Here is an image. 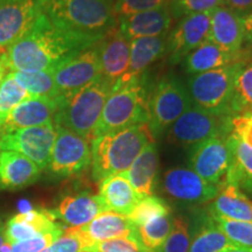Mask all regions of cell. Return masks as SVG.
<instances>
[{"label":"cell","instance_id":"1","mask_svg":"<svg viewBox=\"0 0 252 252\" xmlns=\"http://www.w3.org/2000/svg\"><path fill=\"white\" fill-rule=\"evenodd\" d=\"M102 40L61 30L41 13L30 32L2 53L0 59L6 70L54 71L62 63Z\"/></svg>","mask_w":252,"mask_h":252},{"label":"cell","instance_id":"2","mask_svg":"<svg viewBox=\"0 0 252 252\" xmlns=\"http://www.w3.org/2000/svg\"><path fill=\"white\" fill-rule=\"evenodd\" d=\"M42 13L61 30L104 39L118 27L115 0H37Z\"/></svg>","mask_w":252,"mask_h":252},{"label":"cell","instance_id":"3","mask_svg":"<svg viewBox=\"0 0 252 252\" xmlns=\"http://www.w3.org/2000/svg\"><path fill=\"white\" fill-rule=\"evenodd\" d=\"M151 141L154 138L147 124L133 125L91 139L94 180L100 182L108 176L125 173Z\"/></svg>","mask_w":252,"mask_h":252},{"label":"cell","instance_id":"4","mask_svg":"<svg viewBox=\"0 0 252 252\" xmlns=\"http://www.w3.org/2000/svg\"><path fill=\"white\" fill-rule=\"evenodd\" d=\"M149 97L140 77L127 75L116 82L90 140L109 132L149 123Z\"/></svg>","mask_w":252,"mask_h":252},{"label":"cell","instance_id":"5","mask_svg":"<svg viewBox=\"0 0 252 252\" xmlns=\"http://www.w3.org/2000/svg\"><path fill=\"white\" fill-rule=\"evenodd\" d=\"M115 83L99 77L59 106L55 126L67 128L90 140Z\"/></svg>","mask_w":252,"mask_h":252},{"label":"cell","instance_id":"6","mask_svg":"<svg viewBox=\"0 0 252 252\" xmlns=\"http://www.w3.org/2000/svg\"><path fill=\"white\" fill-rule=\"evenodd\" d=\"M187 87L175 76H166L154 87L149 97V128L153 138L165 133L193 106Z\"/></svg>","mask_w":252,"mask_h":252},{"label":"cell","instance_id":"7","mask_svg":"<svg viewBox=\"0 0 252 252\" xmlns=\"http://www.w3.org/2000/svg\"><path fill=\"white\" fill-rule=\"evenodd\" d=\"M231 116L217 115L193 105L168 130V140L182 147H193L215 137H229Z\"/></svg>","mask_w":252,"mask_h":252},{"label":"cell","instance_id":"8","mask_svg":"<svg viewBox=\"0 0 252 252\" xmlns=\"http://www.w3.org/2000/svg\"><path fill=\"white\" fill-rule=\"evenodd\" d=\"M235 74L236 63L191 75L187 82V89L194 105L217 115L230 116L229 103L234 90Z\"/></svg>","mask_w":252,"mask_h":252},{"label":"cell","instance_id":"9","mask_svg":"<svg viewBox=\"0 0 252 252\" xmlns=\"http://www.w3.org/2000/svg\"><path fill=\"white\" fill-rule=\"evenodd\" d=\"M59 106L75 94L102 77L99 42L62 63L53 71Z\"/></svg>","mask_w":252,"mask_h":252},{"label":"cell","instance_id":"10","mask_svg":"<svg viewBox=\"0 0 252 252\" xmlns=\"http://www.w3.org/2000/svg\"><path fill=\"white\" fill-rule=\"evenodd\" d=\"M56 138L54 123L0 134V151H14L28 158L41 171L50 162Z\"/></svg>","mask_w":252,"mask_h":252},{"label":"cell","instance_id":"11","mask_svg":"<svg viewBox=\"0 0 252 252\" xmlns=\"http://www.w3.org/2000/svg\"><path fill=\"white\" fill-rule=\"evenodd\" d=\"M90 163V140L56 126V138L47 168L58 176H72L83 172Z\"/></svg>","mask_w":252,"mask_h":252},{"label":"cell","instance_id":"12","mask_svg":"<svg viewBox=\"0 0 252 252\" xmlns=\"http://www.w3.org/2000/svg\"><path fill=\"white\" fill-rule=\"evenodd\" d=\"M64 231L80 239L83 245V252H90L96 244L111 239L125 238L139 243L137 228L130 219L110 210L100 213L86 225L70 226Z\"/></svg>","mask_w":252,"mask_h":252},{"label":"cell","instance_id":"13","mask_svg":"<svg viewBox=\"0 0 252 252\" xmlns=\"http://www.w3.org/2000/svg\"><path fill=\"white\" fill-rule=\"evenodd\" d=\"M230 163L231 150L228 137H215L191 147L189 154L190 169L204 181L220 188L225 182Z\"/></svg>","mask_w":252,"mask_h":252},{"label":"cell","instance_id":"14","mask_svg":"<svg viewBox=\"0 0 252 252\" xmlns=\"http://www.w3.org/2000/svg\"><path fill=\"white\" fill-rule=\"evenodd\" d=\"M41 13L37 0H0V55L30 32Z\"/></svg>","mask_w":252,"mask_h":252},{"label":"cell","instance_id":"15","mask_svg":"<svg viewBox=\"0 0 252 252\" xmlns=\"http://www.w3.org/2000/svg\"><path fill=\"white\" fill-rule=\"evenodd\" d=\"M210 12L189 14L181 18L174 30L167 36L168 61L171 64L182 62L189 53L196 49L210 33Z\"/></svg>","mask_w":252,"mask_h":252},{"label":"cell","instance_id":"16","mask_svg":"<svg viewBox=\"0 0 252 252\" xmlns=\"http://www.w3.org/2000/svg\"><path fill=\"white\" fill-rule=\"evenodd\" d=\"M162 189L165 194L179 202L201 204L213 201L220 188L204 181L193 169L175 167L163 174Z\"/></svg>","mask_w":252,"mask_h":252},{"label":"cell","instance_id":"17","mask_svg":"<svg viewBox=\"0 0 252 252\" xmlns=\"http://www.w3.org/2000/svg\"><path fill=\"white\" fill-rule=\"evenodd\" d=\"M61 230L63 229L59 223H56L54 212L46 209H28L8 220L4 229V235L7 243L15 244L40 234Z\"/></svg>","mask_w":252,"mask_h":252},{"label":"cell","instance_id":"18","mask_svg":"<svg viewBox=\"0 0 252 252\" xmlns=\"http://www.w3.org/2000/svg\"><path fill=\"white\" fill-rule=\"evenodd\" d=\"M58 110L59 102L55 98L31 97L12 110L0 134L54 123Z\"/></svg>","mask_w":252,"mask_h":252},{"label":"cell","instance_id":"19","mask_svg":"<svg viewBox=\"0 0 252 252\" xmlns=\"http://www.w3.org/2000/svg\"><path fill=\"white\" fill-rule=\"evenodd\" d=\"M210 33L208 39L220 48L232 55L241 53L244 43V30L242 17L225 6L210 11Z\"/></svg>","mask_w":252,"mask_h":252},{"label":"cell","instance_id":"20","mask_svg":"<svg viewBox=\"0 0 252 252\" xmlns=\"http://www.w3.org/2000/svg\"><path fill=\"white\" fill-rule=\"evenodd\" d=\"M172 23L173 18L167 6L118 18V31L128 41L139 37L161 36L168 34Z\"/></svg>","mask_w":252,"mask_h":252},{"label":"cell","instance_id":"21","mask_svg":"<svg viewBox=\"0 0 252 252\" xmlns=\"http://www.w3.org/2000/svg\"><path fill=\"white\" fill-rule=\"evenodd\" d=\"M99 64L102 76L112 83L127 74L130 41L122 35L118 27L99 42Z\"/></svg>","mask_w":252,"mask_h":252},{"label":"cell","instance_id":"22","mask_svg":"<svg viewBox=\"0 0 252 252\" xmlns=\"http://www.w3.org/2000/svg\"><path fill=\"white\" fill-rule=\"evenodd\" d=\"M41 169L14 151H0V189L18 190L37 181Z\"/></svg>","mask_w":252,"mask_h":252},{"label":"cell","instance_id":"23","mask_svg":"<svg viewBox=\"0 0 252 252\" xmlns=\"http://www.w3.org/2000/svg\"><path fill=\"white\" fill-rule=\"evenodd\" d=\"M106 207L99 195L80 193L63 197L54 214L56 219L62 220L70 226H82L90 223Z\"/></svg>","mask_w":252,"mask_h":252},{"label":"cell","instance_id":"24","mask_svg":"<svg viewBox=\"0 0 252 252\" xmlns=\"http://www.w3.org/2000/svg\"><path fill=\"white\" fill-rule=\"evenodd\" d=\"M158 168H159V153L157 144L151 141L135 158L130 168L125 172L126 178L132 188L141 198L152 196L157 186Z\"/></svg>","mask_w":252,"mask_h":252},{"label":"cell","instance_id":"25","mask_svg":"<svg viewBox=\"0 0 252 252\" xmlns=\"http://www.w3.org/2000/svg\"><path fill=\"white\" fill-rule=\"evenodd\" d=\"M99 197L106 210L128 216L141 197L132 188L125 173H119L103 179L99 182Z\"/></svg>","mask_w":252,"mask_h":252},{"label":"cell","instance_id":"26","mask_svg":"<svg viewBox=\"0 0 252 252\" xmlns=\"http://www.w3.org/2000/svg\"><path fill=\"white\" fill-rule=\"evenodd\" d=\"M241 58L242 52L238 55L229 54L212 40L207 39L196 49L186 56L182 61V65L185 72L189 75H196L235 64Z\"/></svg>","mask_w":252,"mask_h":252},{"label":"cell","instance_id":"27","mask_svg":"<svg viewBox=\"0 0 252 252\" xmlns=\"http://www.w3.org/2000/svg\"><path fill=\"white\" fill-rule=\"evenodd\" d=\"M210 215L234 220L252 222V198L242 193L236 186L223 184L210 204Z\"/></svg>","mask_w":252,"mask_h":252},{"label":"cell","instance_id":"28","mask_svg":"<svg viewBox=\"0 0 252 252\" xmlns=\"http://www.w3.org/2000/svg\"><path fill=\"white\" fill-rule=\"evenodd\" d=\"M228 143L231 150V163L225 182L236 186L242 193L252 198V149L231 133Z\"/></svg>","mask_w":252,"mask_h":252},{"label":"cell","instance_id":"29","mask_svg":"<svg viewBox=\"0 0 252 252\" xmlns=\"http://www.w3.org/2000/svg\"><path fill=\"white\" fill-rule=\"evenodd\" d=\"M167 35L139 37L130 41V65L127 76L140 77L147 68L166 54Z\"/></svg>","mask_w":252,"mask_h":252},{"label":"cell","instance_id":"30","mask_svg":"<svg viewBox=\"0 0 252 252\" xmlns=\"http://www.w3.org/2000/svg\"><path fill=\"white\" fill-rule=\"evenodd\" d=\"M252 112V58H242L236 63L234 90L229 103V115Z\"/></svg>","mask_w":252,"mask_h":252},{"label":"cell","instance_id":"31","mask_svg":"<svg viewBox=\"0 0 252 252\" xmlns=\"http://www.w3.org/2000/svg\"><path fill=\"white\" fill-rule=\"evenodd\" d=\"M174 219L172 214L154 217L137 228L138 238L143 252H153L171 234Z\"/></svg>","mask_w":252,"mask_h":252},{"label":"cell","instance_id":"32","mask_svg":"<svg viewBox=\"0 0 252 252\" xmlns=\"http://www.w3.org/2000/svg\"><path fill=\"white\" fill-rule=\"evenodd\" d=\"M9 74L32 97L55 99L58 97L53 71H11Z\"/></svg>","mask_w":252,"mask_h":252},{"label":"cell","instance_id":"33","mask_svg":"<svg viewBox=\"0 0 252 252\" xmlns=\"http://www.w3.org/2000/svg\"><path fill=\"white\" fill-rule=\"evenodd\" d=\"M232 248L238 247L229 241L212 219L191 239L188 252H220Z\"/></svg>","mask_w":252,"mask_h":252},{"label":"cell","instance_id":"34","mask_svg":"<svg viewBox=\"0 0 252 252\" xmlns=\"http://www.w3.org/2000/svg\"><path fill=\"white\" fill-rule=\"evenodd\" d=\"M31 97V94L14 81L9 72L5 75L0 84V132L12 110Z\"/></svg>","mask_w":252,"mask_h":252},{"label":"cell","instance_id":"35","mask_svg":"<svg viewBox=\"0 0 252 252\" xmlns=\"http://www.w3.org/2000/svg\"><path fill=\"white\" fill-rule=\"evenodd\" d=\"M212 219L232 244L252 250V222L234 220L219 216H212Z\"/></svg>","mask_w":252,"mask_h":252},{"label":"cell","instance_id":"36","mask_svg":"<svg viewBox=\"0 0 252 252\" xmlns=\"http://www.w3.org/2000/svg\"><path fill=\"white\" fill-rule=\"evenodd\" d=\"M167 214H172L168 203L163 201L162 198L152 195V196L141 198L139 203L134 207V209L127 217L133 223L135 228H138L154 217L167 215Z\"/></svg>","mask_w":252,"mask_h":252},{"label":"cell","instance_id":"37","mask_svg":"<svg viewBox=\"0 0 252 252\" xmlns=\"http://www.w3.org/2000/svg\"><path fill=\"white\" fill-rule=\"evenodd\" d=\"M223 5V0H172L168 9L173 19H181L189 14L210 12Z\"/></svg>","mask_w":252,"mask_h":252},{"label":"cell","instance_id":"38","mask_svg":"<svg viewBox=\"0 0 252 252\" xmlns=\"http://www.w3.org/2000/svg\"><path fill=\"white\" fill-rule=\"evenodd\" d=\"M189 244L190 237L188 224L182 219H175L171 234L153 252H188Z\"/></svg>","mask_w":252,"mask_h":252},{"label":"cell","instance_id":"39","mask_svg":"<svg viewBox=\"0 0 252 252\" xmlns=\"http://www.w3.org/2000/svg\"><path fill=\"white\" fill-rule=\"evenodd\" d=\"M172 0H115V13L117 18L128 17L141 12L167 7Z\"/></svg>","mask_w":252,"mask_h":252},{"label":"cell","instance_id":"40","mask_svg":"<svg viewBox=\"0 0 252 252\" xmlns=\"http://www.w3.org/2000/svg\"><path fill=\"white\" fill-rule=\"evenodd\" d=\"M63 232H64L63 230L47 232V234H40L33 238L26 239V241L18 242V243L12 244V252H41L59 237H61Z\"/></svg>","mask_w":252,"mask_h":252},{"label":"cell","instance_id":"41","mask_svg":"<svg viewBox=\"0 0 252 252\" xmlns=\"http://www.w3.org/2000/svg\"><path fill=\"white\" fill-rule=\"evenodd\" d=\"M231 134L252 149V112L232 116Z\"/></svg>","mask_w":252,"mask_h":252},{"label":"cell","instance_id":"42","mask_svg":"<svg viewBox=\"0 0 252 252\" xmlns=\"http://www.w3.org/2000/svg\"><path fill=\"white\" fill-rule=\"evenodd\" d=\"M90 252H143V250L138 242L119 238L96 244Z\"/></svg>","mask_w":252,"mask_h":252},{"label":"cell","instance_id":"43","mask_svg":"<svg viewBox=\"0 0 252 252\" xmlns=\"http://www.w3.org/2000/svg\"><path fill=\"white\" fill-rule=\"evenodd\" d=\"M41 252H83V245L77 237L64 231L61 237Z\"/></svg>","mask_w":252,"mask_h":252},{"label":"cell","instance_id":"44","mask_svg":"<svg viewBox=\"0 0 252 252\" xmlns=\"http://www.w3.org/2000/svg\"><path fill=\"white\" fill-rule=\"evenodd\" d=\"M225 7L243 17L252 11V0H223Z\"/></svg>","mask_w":252,"mask_h":252},{"label":"cell","instance_id":"45","mask_svg":"<svg viewBox=\"0 0 252 252\" xmlns=\"http://www.w3.org/2000/svg\"><path fill=\"white\" fill-rule=\"evenodd\" d=\"M242 24L244 30V42L252 46V11L242 17Z\"/></svg>","mask_w":252,"mask_h":252},{"label":"cell","instance_id":"46","mask_svg":"<svg viewBox=\"0 0 252 252\" xmlns=\"http://www.w3.org/2000/svg\"><path fill=\"white\" fill-rule=\"evenodd\" d=\"M220 252H252L250 249H244V248H232L229 249V250H224Z\"/></svg>","mask_w":252,"mask_h":252},{"label":"cell","instance_id":"47","mask_svg":"<svg viewBox=\"0 0 252 252\" xmlns=\"http://www.w3.org/2000/svg\"><path fill=\"white\" fill-rule=\"evenodd\" d=\"M5 71H6V68H5L4 63H2V61H1V59H0V84H1V82H2V80H4V77L6 75Z\"/></svg>","mask_w":252,"mask_h":252},{"label":"cell","instance_id":"48","mask_svg":"<svg viewBox=\"0 0 252 252\" xmlns=\"http://www.w3.org/2000/svg\"><path fill=\"white\" fill-rule=\"evenodd\" d=\"M6 243V239H5V235H4V230L0 231V249H1L2 245Z\"/></svg>","mask_w":252,"mask_h":252},{"label":"cell","instance_id":"49","mask_svg":"<svg viewBox=\"0 0 252 252\" xmlns=\"http://www.w3.org/2000/svg\"><path fill=\"white\" fill-rule=\"evenodd\" d=\"M1 230H4V223H2V219L1 216H0V231H1Z\"/></svg>","mask_w":252,"mask_h":252}]
</instances>
